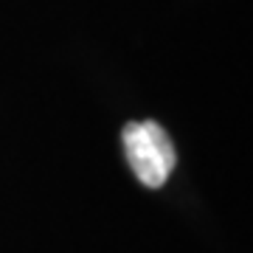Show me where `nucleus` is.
<instances>
[{"label":"nucleus","mask_w":253,"mask_h":253,"mask_svg":"<svg viewBox=\"0 0 253 253\" xmlns=\"http://www.w3.org/2000/svg\"><path fill=\"white\" fill-rule=\"evenodd\" d=\"M124 152L135 177L146 189L163 186L177 163L172 138L158 121H129L124 126Z\"/></svg>","instance_id":"nucleus-1"}]
</instances>
